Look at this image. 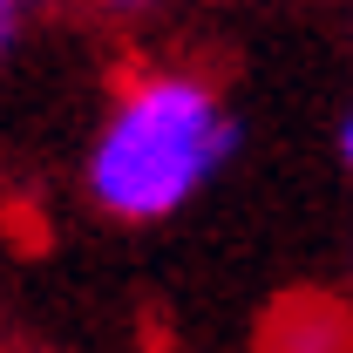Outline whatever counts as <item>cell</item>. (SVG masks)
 <instances>
[{"label": "cell", "mask_w": 353, "mask_h": 353, "mask_svg": "<svg viewBox=\"0 0 353 353\" xmlns=\"http://www.w3.org/2000/svg\"><path fill=\"white\" fill-rule=\"evenodd\" d=\"M95 7H123V14H136V7H157V0H95Z\"/></svg>", "instance_id": "cell-4"}, {"label": "cell", "mask_w": 353, "mask_h": 353, "mask_svg": "<svg viewBox=\"0 0 353 353\" xmlns=\"http://www.w3.org/2000/svg\"><path fill=\"white\" fill-rule=\"evenodd\" d=\"M340 157H347V170H353V116L340 123Z\"/></svg>", "instance_id": "cell-3"}, {"label": "cell", "mask_w": 353, "mask_h": 353, "mask_svg": "<svg viewBox=\"0 0 353 353\" xmlns=\"http://www.w3.org/2000/svg\"><path fill=\"white\" fill-rule=\"evenodd\" d=\"M224 157H231V116L218 88L183 68H150L116 88L95 130L88 197L123 224H157L183 211L218 176Z\"/></svg>", "instance_id": "cell-1"}, {"label": "cell", "mask_w": 353, "mask_h": 353, "mask_svg": "<svg viewBox=\"0 0 353 353\" xmlns=\"http://www.w3.org/2000/svg\"><path fill=\"white\" fill-rule=\"evenodd\" d=\"M21 28H28V0H0V54L21 41Z\"/></svg>", "instance_id": "cell-2"}]
</instances>
